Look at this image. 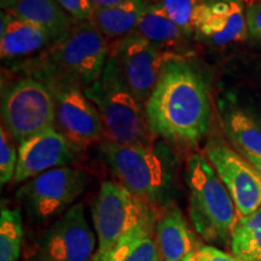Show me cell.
I'll use <instances>...</instances> for the list:
<instances>
[{
  "label": "cell",
  "mask_w": 261,
  "mask_h": 261,
  "mask_svg": "<svg viewBox=\"0 0 261 261\" xmlns=\"http://www.w3.org/2000/svg\"><path fill=\"white\" fill-rule=\"evenodd\" d=\"M146 120L156 138L192 148L208 133L211 102L203 77L182 57L169 61L145 103Z\"/></svg>",
  "instance_id": "obj_1"
},
{
  "label": "cell",
  "mask_w": 261,
  "mask_h": 261,
  "mask_svg": "<svg viewBox=\"0 0 261 261\" xmlns=\"http://www.w3.org/2000/svg\"><path fill=\"white\" fill-rule=\"evenodd\" d=\"M99 152L116 181L156 211L174 195L177 160L166 142L121 145L102 140Z\"/></svg>",
  "instance_id": "obj_2"
},
{
  "label": "cell",
  "mask_w": 261,
  "mask_h": 261,
  "mask_svg": "<svg viewBox=\"0 0 261 261\" xmlns=\"http://www.w3.org/2000/svg\"><path fill=\"white\" fill-rule=\"evenodd\" d=\"M108 39L92 22L76 23L57 44L19 65L27 76L37 80L60 77L87 87L102 76L109 57Z\"/></svg>",
  "instance_id": "obj_3"
},
{
  "label": "cell",
  "mask_w": 261,
  "mask_h": 261,
  "mask_svg": "<svg viewBox=\"0 0 261 261\" xmlns=\"http://www.w3.org/2000/svg\"><path fill=\"white\" fill-rule=\"evenodd\" d=\"M185 182L189 189V217L196 234L215 247H230L238 214L230 194L203 154L188 160Z\"/></svg>",
  "instance_id": "obj_4"
},
{
  "label": "cell",
  "mask_w": 261,
  "mask_h": 261,
  "mask_svg": "<svg viewBox=\"0 0 261 261\" xmlns=\"http://www.w3.org/2000/svg\"><path fill=\"white\" fill-rule=\"evenodd\" d=\"M84 91L102 119L103 140L135 145L152 144L159 139L149 128L145 106L127 86L110 56L100 79L85 87Z\"/></svg>",
  "instance_id": "obj_5"
},
{
  "label": "cell",
  "mask_w": 261,
  "mask_h": 261,
  "mask_svg": "<svg viewBox=\"0 0 261 261\" xmlns=\"http://www.w3.org/2000/svg\"><path fill=\"white\" fill-rule=\"evenodd\" d=\"M91 214L98 243L93 261L102 260L129 238L154 233L158 221L154 207L113 180L102 182Z\"/></svg>",
  "instance_id": "obj_6"
},
{
  "label": "cell",
  "mask_w": 261,
  "mask_h": 261,
  "mask_svg": "<svg viewBox=\"0 0 261 261\" xmlns=\"http://www.w3.org/2000/svg\"><path fill=\"white\" fill-rule=\"evenodd\" d=\"M89 178L81 169L61 167L23 182L16 197L34 225H47L73 207L86 190Z\"/></svg>",
  "instance_id": "obj_7"
},
{
  "label": "cell",
  "mask_w": 261,
  "mask_h": 261,
  "mask_svg": "<svg viewBox=\"0 0 261 261\" xmlns=\"http://www.w3.org/2000/svg\"><path fill=\"white\" fill-rule=\"evenodd\" d=\"M2 125L19 144L55 127V102L47 85L25 76L6 91L2 102Z\"/></svg>",
  "instance_id": "obj_8"
},
{
  "label": "cell",
  "mask_w": 261,
  "mask_h": 261,
  "mask_svg": "<svg viewBox=\"0 0 261 261\" xmlns=\"http://www.w3.org/2000/svg\"><path fill=\"white\" fill-rule=\"evenodd\" d=\"M109 56L115 62L132 93L145 106L169 61L182 57L163 50L137 33H130L110 46Z\"/></svg>",
  "instance_id": "obj_9"
},
{
  "label": "cell",
  "mask_w": 261,
  "mask_h": 261,
  "mask_svg": "<svg viewBox=\"0 0 261 261\" xmlns=\"http://www.w3.org/2000/svg\"><path fill=\"white\" fill-rule=\"evenodd\" d=\"M50 89L55 102V128L79 148L104 139L103 122L84 87L60 77L39 80Z\"/></svg>",
  "instance_id": "obj_10"
},
{
  "label": "cell",
  "mask_w": 261,
  "mask_h": 261,
  "mask_svg": "<svg viewBox=\"0 0 261 261\" xmlns=\"http://www.w3.org/2000/svg\"><path fill=\"white\" fill-rule=\"evenodd\" d=\"M97 236L83 203H75L48 225L38 241V261H93Z\"/></svg>",
  "instance_id": "obj_11"
},
{
  "label": "cell",
  "mask_w": 261,
  "mask_h": 261,
  "mask_svg": "<svg viewBox=\"0 0 261 261\" xmlns=\"http://www.w3.org/2000/svg\"><path fill=\"white\" fill-rule=\"evenodd\" d=\"M204 156L232 198L238 217L255 212L261 205V175L252 163L219 138L207 143Z\"/></svg>",
  "instance_id": "obj_12"
},
{
  "label": "cell",
  "mask_w": 261,
  "mask_h": 261,
  "mask_svg": "<svg viewBox=\"0 0 261 261\" xmlns=\"http://www.w3.org/2000/svg\"><path fill=\"white\" fill-rule=\"evenodd\" d=\"M83 149L51 127L18 144L15 182H25L55 168L67 167L79 158Z\"/></svg>",
  "instance_id": "obj_13"
},
{
  "label": "cell",
  "mask_w": 261,
  "mask_h": 261,
  "mask_svg": "<svg viewBox=\"0 0 261 261\" xmlns=\"http://www.w3.org/2000/svg\"><path fill=\"white\" fill-rule=\"evenodd\" d=\"M194 29L201 40L215 46L243 40L248 28L242 0H204L195 14Z\"/></svg>",
  "instance_id": "obj_14"
},
{
  "label": "cell",
  "mask_w": 261,
  "mask_h": 261,
  "mask_svg": "<svg viewBox=\"0 0 261 261\" xmlns=\"http://www.w3.org/2000/svg\"><path fill=\"white\" fill-rule=\"evenodd\" d=\"M218 109L221 127L234 149L261 158V109L231 96L220 99Z\"/></svg>",
  "instance_id": "obj_15"
},
{
  "label": "cell",
  "mask_w": 261,
  "mask_h": 261,
  "mask_svg": "<svg viewBox=\"0 0 261 261\" xmlns=\"http://www.w3.org/2000/svg\"><path fill=\"white\" fill-rule=\"evenodd\" d=\"M195 233L194 227L174 202L162 208L155 226V241L161 261H187L194 255L201 247Z\"/></svg>",
  "instance_id": "obj_16"
},
{
  "label": "cell",
  "mask_w": 261,
  "mask_h": 261,
  "mask_svg": "<svg viewBox=\"0 0 261 261\" xmlns=\"http://www.w3.org/2000/svg\"><path fill=\"white\" fill-rule=\"evenodd\" d=\"M0 25V55L3 60L29 56L54 45L46 31L6 11L2 14Z\"/></svg>",
  "instance_id": "obj_17"
},
{
  "label": "cell",
  "mask_w": 261,
  "mask_h": 261,
  "mask_svg": "<svg viewBox=\"0 0 261 261\" xmlns=\"http://www.w3.org/2000/svg\"><path fill=\"white\" fill-rule=\"evenodd\" d=\"M5 11L46 31L54 45L63 40L76 24L56 0H21Z\"/></svg>",
  "instance_id": "obj_18"
},
{
  "label": "cell",
  "mask_w": 261,
  "mask_h": 261,
  "mask_svg": "<svg viewBox=\"0 0 261 261\" xmlns=\"http://www.w3.org/2000/svg\"><path fill=\"white\" fill-rule=\"evenodd\" d=\"M149 5V0H125L113 8L94 10L91 22L107 39L119 40L135 31Z\"/></svg>",
  "instance_id": "obj_19"
},
{
  "label": "cell",
  "mask_w": 261,
  "mask_h": 261,
  "mask_svg": "<svg viewBox=\"0 0 261 261\" xmlns=\"http://www.w3.org/2000/svg\"><path fill=\"white\" fill-rule=\"evenodd\" d=\"M133 33L143 37L156 46L174 54L175 47H179L185 37H188L171 18L166 15L159 4H150L144 15L139 19ZM181 56V55H180Z\"/></svg>",
  "instance_id": "obj_20"
},
{
  "label": "cell",
  "mask_w": 261,
  "mask_h": 261,
  "mask_svg": "<svg viewBox=\"0 0 261 261\" xmlns=\"http://www.w3.org/2000/svg\"><path fill=\"white\" fill-rule=\"evenodd\" d=\"M230 249L241 261H261V205L246 217H238L231 234Z\"/></svg>",
  "instance_id": "obj_21"
},
{
  "label": "cell",
  "mask_w": 261,
  "mask_h": 261,
  "mask_svg": "<svg viewBox=\"0 0 261 261\" xmlns=\"http://www.w3.org/2000/svg\"><path fill=\"white\" fill-rule=\"evenodd\" d=\"M23 241V219L19 210L3 207L0 213V261H18Z\"/></svg>",
  "instance_id": "obj_22"
},
{
  "label": "cell",
  "mask_w": 261,
  "mask_h": 261,
  "mask_svg": "<svg viewBox=\"0 0 261 261\" xmlns=\"http://www.w3.org/2000/svg\"><path fill=\"white\" fill-rule=\"evenodd\" d=\"M99 261H161L155 232L129 238Z\"/></svg>",
  "instance_id": "obj_23"
},
{
  "label": "cell",
  "mask_w": 261,
  "mask_h": 261,
  "mask_svg": "<svg viewBox=\"0 0 261 261\" xmlns=\"http://www.w3.org/2000/svg\"><path fill=\"white\" fill-rule=\"evenodd\" d=\"M203 2L204 0H161L159 5L166 12V15L189 37L195 33V14L198 6Z\"/></svg>",
  "instance_id": "obj_24"
},
{
  "label": "cell",
  "mask_w": 261,
  "mask_h": 261,
  "mask_svg": "<svg viewBox=\"0 0 261 261\" xmlns=\"http://www.w3.org/2000/svg\"><path fill=\"white\" fill-rule=\"evenodd\" d=\"M18 148H16L15 139L2 125L0 128V182L2 187L14 180L17 167Z\"/></svg>",
  "instance_id": "obj_25"
},
{
  "label": "cell",
  "mask_w": 261,
  "mask_h": 261,
  "mask_svg": "<svg viewBox=\"0 0 261 261\" xmlns=\"http://www.w3.org/2000/svg\"><path fill=\"white\" fill-rule=\"evenodd\" d=\"M56 2L76 23L89 22L92 18L94 8L91 0H56Z\"/></svg>",
  "instance_id": "obj_26"
},
{
  "label": "cell",
  "mask_w": 261,
  "mask_h": 261,
  "mask_svg": "<svg viewBox=\"0 0 261 261\" xmlns=\"http://www.w3.org/2000/svg\"><path fill=\"white\" fill-rule=\"evenodd\" d=\"M195 257L198 261H241L233 254H228L221 248L211 244H205L198 248L195 253Z\"/></svg>",
  "instance_id": "obj_27"
},
{
  "label": "cell",
  "mask_w": 261,
  "mask_h": 261,
  "mask_svg": "<svg viewBox=\"0 0 261 261\" xmlns=\"http://www.w3.org/2000/svg\"><path fill=\"white\" fill-rule=\"evenodd\" d=\"M247 28L254 39L261 41V2L250 5L246 11Z\"/></svg>",
  "instance_id": "obj_28"
},
{
  "label": "cell",
  "mask_w": 261,
  "mask_h": 261,
  "mask_svg": "<svg viewBox=\"0 0 261 261\" xmlns=\"http://www.w3.org/2000/svg\"><path fill=\"white\" fill-rule=\"evenodd\" d=\"M122 2H125V0H91L94 10L113 8V6L120 4Z\"/></svg>",
  "instance_id": "obj_29"
},
{
  "label": "cell",
  "mask_w": 261,
  "mask_h": 261,
  "mask_svg": "<svg viewBox=\"0 0 261 261\" xmlns=\"http://www.w3.org/2000/svg\"><path fill=\"white\" fill-rule=\"evenodd\" d=\"M248 161H249L252 165L255 167V169L259 172V174L261 175V158H257V156H253V155H243Z\"/></svg>",
  "instance_id": "obj_30"
},
{
  "label": "cell",
  "mask_w": 261,
  "mask_h": 261,
  "mask_svg": "<svg viewBox=\"0 0 261 261\" xmlns=\"http://www.w3.org/2000/svg\"><path fill=\"white\" fill-rule=\"evenodd\" d=\"M21 2V0H0V4H2V8L8 10L9 8H11L12 5H15L16 3Z\"/></svg>",
  "instance_id": "obj_31"
},
{
  "label": "cell",
  "mask_w": 261,
  "mask_h": 261,
  "mask_svg": "<svg viewBox=\"0 0 261 261\" xmlns=\"http://www.w3.org/2000/svg\"><path fill=\"white\" fill-rule=\"evenodd\" d=\"M187 261H198V260L196 259V257H195V254H194V255H192L191 257H189V259H188Z\"/></svg>",
  "instance_id": "obj_32"
},
{
  "label": "cell",
  "mask_w": 261,
  "mask_h": 261,
  "mask_svg": "<svg viewBox=\"0 0 261 261\" xmlns=\"http://www.w3.org/2000/svg\"><path fill=\"white\" fill-rule=\"evenodd\" d=\"M23 261H38V260L35 259V257H33V259H25V260H23Z\"/></svg>",
  "instance_id": "obj_33"
}]
</instances>
